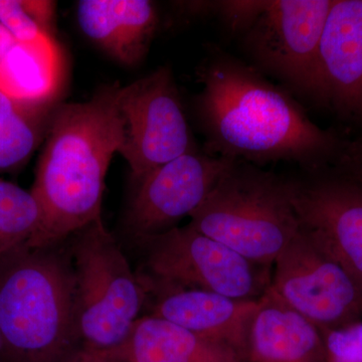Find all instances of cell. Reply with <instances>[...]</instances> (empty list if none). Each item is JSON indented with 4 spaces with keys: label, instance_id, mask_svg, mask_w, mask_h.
Segmentation results:
<instances>
[{
    "label": "cell",
    "instance_id": "1",
    "mask_svg": "<svg viewBox=\"0 0 362 362\" xmlns=\"http://www.w3.org/2000/svg\"><path fill=\"white\" fill-rule=\"evenodd\" d=\"M197 110L207 153L262 166L294 162L306 171L339 160L346 143L312 122L303 107L254 66L218 52L199 74Z\"/></svg>",
    "mask_w": 362,
    "mask_h": 362
},
{
    "label": "cell",
    "instance_id": "2",
    "mask_svg": "<svg viewBox=\"0 0 362 362\" xmlns=\"http://www.w3.org/2000/svg\"><path fill=\"white\" fill-rule=\"evenodd\" d=\"M119 87H105L89 101L59 105L30 189L42 223L26 246L62 244L102 221L107 173L124 139Z\"/></svg>",
    "mask_w": 362,
    "mask_h": 362
},
{
    "label": "cell",
    "instance_id": "3",
    "mask_svg": "<svg viewBox=\"0 0 362 362\" xmlns=\"http://www.w3.org/2000/svg\"><path fill=\"white\" fill-rule=\"evenodd\" d=\"M64 243L23 245L0 256V334L7 362H73L80 352L75 274Z\"/></svg>",
    "mask_w": 362,
    "mask_h": 362
},
{
    "label": "cell",
    "instance_id": "4",
    "mask_svg": "<svg viewBox=\"0 0 362 362\" xmlns=\"http://www.w3.org/2000/svg\"><path fill=\"white\" fill-rule=\"evenodd\" d=\"M189 218L199 233L269 268L301 230L286 178L240 160Z\"/></svg>",
    "mask_w": 362,
    "mask_h": 362
},
{
    "label": "cell",
    "instance_id": "5",
    "mask_svg": "<svg viewBox=\"0 0 362 362\" xmlns=\"http://www.w3.org/2000/svg\"><path fill=\"white\" fill-rule=\"evenodd\" d=\"M76 323L83 352L116 349L125 341L150 295L103 220L71 235Z\"/></svg>",
    "mask_w": 362,
    "mask_h": 362
},
{
    "label": "cell",
    "instance_id": "6",
    "mask_svg": "<svg viewBox=\"0 0 362 362\" xmlns=\"http://www.w3.org/2000/svg\"><path fill=\"white\" fill-rule=\"evenodd\" d=\"M145 277L157 287L201 290L237 300H259L270 268L254 263L188 223L145 240Z\"/></svg>",
    "mask_w": 362,
    "mask_h": 362
},
{
    "label": "cell",
    "instance_id": "7",
    "mask_svg": "<svg viewBox=\"0 0 362 362\" xmlns=\"http://www.w3.org/2000/svg\"><path fill=\"white\" fill-rule=\"evenodd\" d=\"M334 0H266L243 33L255 68L321 103L319 45Z\"/></svg>",
    "mask_w": 362,
    "mask_h": 362
},
{
    "label": "cell",
    "instance_id": "8",
    "mask_svg": "<svg viewBox=\"0 0 362 362\" xmlns=\"http://www.w3.org/2000/svg\"><path fill=\"white\" fill-rule=\"evenodd\" d=\"M269 289L321 333L362 320V289L305 230L279 255Z\"/></svg>",
    "mask_w": 362,
    "mask_h": 362
},
{
    "label": "cell",
    "instance_id": "9",
    "mask_svg": "<svg viewBox=\"0 0 362 362\" xmlns=\"http://www.w3.org/2000/svg\"><path fill=\"white\" fill-rule=\"evenodd\" d=\"M124 120L119 153L128 162L136 181L168 162L197 150L170 69L119 87Z\"/></svg>",
    "mask_w": 362,
    "mask_h": 362
},
{
    "label": "cell",
    "instance_id": "10",
    "mask_svg": "<svg viewBox=\"0 0 362 362\" xmlns=\"http://www.w3.org/2000/svg\"><path fill=\"white\" fill-rule=\"evenodd\" d=\"M286 180L302 230L362 289V175L320 169Z\"/></svg>",
    "mask_w": 362,
    "mask_h": 362
},
{
    "label": "cell",
    "instance_id": "11",
    "mask_svg": "<svg viewBox=\"0 0 362 362\" xmlns=\"http://www.w3.org/2000/svg\"><path fill=\"white\" fill-rule=\"evenodd\" d=\"M233 159L187 152L136 181L124 228L136 244L173 230L204 204Z\"/></svg>",
    "mask_w": 362,
    "mask_h": 362
},
{
    "label": "cell",
    "instance_id": "12",
    "mask_svg": "<svg viewBox=\"0 0 362 362\" xmlns=\"http://www.w3.org/2000/svg\"><path fill=\"white\" fill-rule=\"evenodd\" d=\"M149 282V281H148ZM148 315L175 323L197 337L226 345L247 361L250 329L259 300H237L201 290L157 287Z\"/></svg>",
    "mask_w": 362,
    "mask_h": 362
},
{
    "label": "cell",
    "instance_id": "13",
    "mask_svg": "<svg viewBox=\"0 0 362 362\" xmlns=\"http://www.w3.org/2000/svg\"><path fill=\"white\" fill-rule=\"evenodd\" d=\"M321 104L362 118V0H334L319 45Z\"/></svg>",
    "mask_w": 362,
    "mask_h": 362
},
{
    "label": "cell",
    "instance_id": "14",
    "mask_svg": "<svg viewBox=\"0 0 362 362\" xmlns=\"http://www.w3.org/2000/svg\"><path fill=\"white\" fill-rule=\"evenodd\" d=\"M78 356L94 362H247L230 347L148 314L136 321L125 341L116 349L80 351Z\"/></svg>",
    "mask_w": 362,
    "mask_h": 362
},
{
    "label": "cell",
    "instance_id": "15",
    "mask_svg": "<svg viewBox=\"0 0 362 362\" xmlns=\"http://www.w3.org/2000/svg\"><path fill=\"white\" fill-rule=\"evenodd\" d=\"M77 18L86 37L126 66L144 58L158 25L156 7L147 0H82Z\"/></svg>",
    "mask_w": 362,
    "mask_h": 362
},
{
    "label": "cell",
    "instance_id": "16",
    "mask_svg": "<svg viewBox=\"0 0 362 362\" xmlns=\"http://www.w3.org/2000/svg\"><path fill=\"white\" fill-rule=\"evenodd\" d=\"M247 362H327L320 330L270 289L250 329Z\"/></svg>",
    "mask_w": 362,
    "mask_h": 362
},
{
    "label": "cell",
    "instance_id": "17",
    "mask_svg": "<svg viewBox=\"0 0 362 362\" xmlns=\"http://www.w3.org/2000/svg\"><path fill=\"white\" fill-rule=\"evenodd\" d=\"M58 98L23 100L0 90V173L21 168L47 138Z\"/></svg>",
    "mask_w": 362,
    "mask_h": 362
},
{
    "label": "cell",
    "instance_id": "18",
    "mask_svg": "<svg viewBox=\"0 0 362 362\" xmlns=\"http://www.w3.org/2000/svg\"><path fill=\"white\" fill-rule=\"evenodd\" d=\"M62 61L58 45L33 47L14 42L0 62V90L23 100L58 98Z\"/></svg>",
    "mask_w": 362,
    "mask_h": 362
},
{
    "label": "cell",
    "instance_id": "19",
    "mask_svg": "<svg viewBox=\"0 0 362 362\" xmlns=\"http://www.w3.org/2000/svg\"><path fill=\"white\" fill-rule=\"evenodd\" d=\"M40 223L42 213L30 190L0 177V256L28 244Z\"/></svg>",
    "mask_w": 362,
    "mask_h": 362
},
{
    "label": "cell",
    "instance_id": "20",
    "mask_svg": "<svg viewBox=\"0 0 362 362\" xmlns=\"http://www.w3.org/2000/svg\"><path fill=\"white\" fill-rule=\"evenodd\" d=\"M0 25L18 44L33 47H52L56 42L33 18L21 0H0Z\"/></svg>",
    "mask_w": 362,
    "mask_h": 362
},
{
    "label": "cell",
    "instance_id": "21",
    "mask_svg": "<svg viewBox=\"0 0 362 362\" xmlns=\"http://www.w3.org/2000/svg\"><path fill=\"white\" fill-rule=\"evenodd\" d=\"M321 334L327 362H362V320Z\"/></svg>",
    "mask_w": 362,
    "mask_h": 362
},
{
    "label": "cell",
    "instance_id": "22",
    "mask_svg": "<svg viewBox=\"0 0 362 362\" xmlns=\"http://www.w3.org/2000/svg\"><path fill=\"white\" fill-rule=\"evenodd\" d=\"M264 6H265V0L263 1H240V0L216 1V13L221 16L230 33L243 35L263 11Z\"/></svg>",
    "mask_w": 362,
    "mask_h": 362
},
{
    "label": "cell",
    "instance_id": "23",
    "mask_svg": "<svg viewBox=\"0 0 362 362\" xmlns=\"http://www.w3.org/2000/svg\"><path fill=\"white\" fill-rule=\"evenodd\" d=\"M14 44L13 37L9 35L6 28L0 25V62L4 58L6 52L11 49V45Z\"/></svg>",
    "mask_w": 362,
    "mask_h": 362
},
{
    "label": "cell",
    "instance_id": "24",
    "mask_svg": "<svg viewBox=\"0 0 362 362\" xmlns=\"http://www.w3.org/2000/svg\"><path fill=\"white\" fill-rule=\"evenodd\" d=\"M0 362H7L6 351H4V341H2L1 334H0Z\"/></svg>",
    "mask_w": 362,
    "mask_h": 362
},
{
    "label": "cell",
    "instance_id": "25",
    "mask_svg": "<svg viewBox=\"0 0 362 362\" xmlns=\"http://www.w3.org/2000/svg\"><path fill=\"white\" fill-rule=\"evenodd\" d=\"M73 362H94V361H88V359L82 358V357L77 356V357H76V358H75V361H74Z\"/></svg>",
    "mask_w": 362,
    "mask_h": 362
},
{
    "label": "cell",
    "instance_id": "26",
    "mask_svg": "<svg viewBox=\"0 0 362 362\" xmlns=\"http://www.w3.org/2000/svg\"><path fill=\"white\" fill-rule=\"evenodd\" d=\"M354 144L357 145V146L362 147V140H359V141L354 142Z\"/></svg>",
    "mask_w": 362,
    "mask_h": 362
}]
</instances>
